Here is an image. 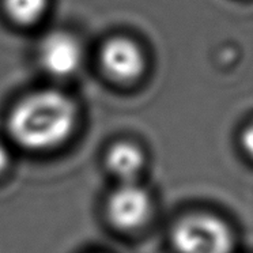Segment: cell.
Listing matches in <instances>:
<instances>
[{
	"mask_svg": "<svg viewBox=\"0 0 253 253\" xmlns=\"http://www.w3.org/2000/svg\"><path fill=\"white\" fill-rule=\"evenodd\" d=\"M78 126L75 101L56 87L29 91L15 101L6 119L10 143L28 154L46 155L66 146Z\"/></svg>",
	"mask_w": 253,
	"mask_h": 253,
	"instance_id": "obj_1",
	"label": "cell"
},
{
	"mask_svg": "<svg viewBox=\"0 0 253 253\" xmlns=\"http://www.w3.org/2000/svg\"><path fill=\"white\" fill-rule=\"evenodd\" d=\"M176 253H231L234 234L227 222L210 212H192L176 220L170 231Z\"/></svg>",
	"mask_w": 253,
	"mask_h": 253,
	"instance_id": "obj_2",
	"label": "cell"
},
{
	"mask_svg": "<svg viewBox=\"0 0 253 253\" xmlns=\"http://www.w3.org/2000/svg\"><path fill=\"white\" fill-rule=\"evenodd\" d=\"M36 57L45 75L61 81L74 77L81 70L83 48L75 34L55 29L40 39Z\"/></svg>",
	"mask_w": 253,
	"mask_h": 253,
	"instance_id": "obj_3",
	"label": "cell"
},
{
	"mask_svg": "<svg viewBox=\"0 0 253 253\" xmlns=\"http://www.w3.org/2000/svg\"><path fill=\"white\" fill-rule=\"evenodd\" d=\"M153 211L150 193L138 182H120L105 202V215L112 227L119 231L139 230Z\"/></svg>",
	"mask_w": 253,
	"mask_h": 253,
	"instance_id": "obj_4",
	"label": "cell"
},
{
	"mask_svg": "<svg viewBox=\"0 0 253 253\" xmlns=\"http://www.w3.org/2000/svg\"><path fill=\"white\" fill-rule=\"evenodd\" d=\"M104 72L116 82H131L144 71V55L136 42L126 37L108 40L99 52Z\"/></svg>",
	"mask_w": 253,
	"mask_h": 253,
	"instance_id": "obj_5",
	"label": "cell"
},
{
	"mask_svg": "<svg viewBox=\"0 0 253 253\" xmlns=\"http://www.w3.org/2000/svg\"><path fill=\"white\" fill-rule=\"evenodd\" d=\"M146 164L142 149L131 142L112 144L105 154V166L120 182H132L142 173Z\"/></svg>",
	"mask_w": 253,
	"mask_h": 253,
	"instance_id": "obj_6",
	"label": "cell"
},
{
	"mask_svg": "<svg viewBox=\"0 0 253 253\" xmlns=\"http://www.w3.org/2000/svg\"><path fill=\"white\" fill-rule=\"evenodd\" d=\"M6 18L19 28H34L50 10V0H0Z\"/></svg>",
	"mask_w": 253,
	"mask_h": 253,
	"instance_id": "obj_7",
	"label": "cell"
},
{
	"mask_svg": "<svg viewBox=\"0 0 253 253\" xmlns=\"http://www.w3.org/2000/svg\"><path fill=\"white\" fill-rule=\"evenodd\" d=\"M10 142L0 140V182L4 181L10 176L14 168V153Z\"/></svg>",
	"mask_w": 253,
	"mask_h": 253,
	"instance_id": "obj_8",
	"label": "cell"
},
{
	"mask_svg": "<svg viewBox=\"0 0 253 253\" xmlns=\"http://www.w3.org/2000/svg\"><path fill=\"white\" fill-rule=\"evenodd\" d=\"M241 146L248 157L253 160V124L248 126L241 135Z\"/></svg>",
	"mask_w": 253,
	"mask_h": 253,
	"instance_id": "obj_9",
	"label": "cell"
},
{
	"mask_svg": "<svg viewBox=\"0 0 253 253\" xmlns=\"http://www.w3.org/2000/svg\"><path fill=\"white\" fill-rule=\"evenodd\" d=\"M97 253H102V252H97Z\"/></svg>",
	"mask_w": 253,
	"mask_h": 253,
	"instance_id": "obj_10",
	"label": "cell"
}]
</instances>
